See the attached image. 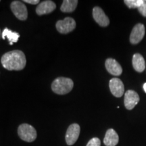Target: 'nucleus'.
Returning <instances> with one entry per match:
<instances>
[{"mask_svg": "<svg viewBox=\"0 0 146 146\" xmlns=\"http://www.w3.org/2000/svg\"><path fill=\"white\" fill-rule=\"evenodd\" d=\"M3 67L8 70H21L27 64L25 55L21 50H13L5 53L1 57Z\"/></svg>", "mask_w": 146, "mask_h": 146, "instance_id": "f257e3e1", "label": "nucleus"}, {"mask_svg": "<svg viewBox=\"0 0 146 146\" xmlns=\"http://www.w3.org/2000/svg\"><path fill=\"white\" fill-rule=\"evenodd\" d=\"M74 87L72 80L69 78L59 77L56 78L52 84V89L55 94L65 95L72 91Z\"/></svg>", "mask_w": 146, "mask_h": 146, "instance_id": "f03ea898", "label": "nucleus"}, {"mask_svg": "<svg viewBox=\"0 0 146 146\" xmlns=\"http://www.w3.org/2000/svg\"><path fill=\"white\" fill-rule=\"evenodd\" d=\"M18 134L20 138L27 142H33L36 139V131L33 126L24 123L18 127Z\"/></svg>", "mask_w": 146, "mask_h": 146, "instance_id": "7ed1b4c3", "label": "nucleus"}, {"mask_svg": "<svg viewBox=\"0 0 146 146\" xmlns=\"http://www.w3.org/2000/svg\"><path fill=\"white\" fill-rule=\"evenodd\" d=\"M58 31L62 34H68L76 28V22L72 18L66 17L62 21H58L56 25Z\"/></svg>", "mask_w": 146, "mask_h": 146, "instance_id": "20e7f679", "label": "nucleus"}, {"mask_svg": "<svg viewBox=\"0 0 146 146\" xmlns=\"http://www.w3.org/2000/svg\"><path fill=\"white\" fill-rule=\"evenodd\" d=\"M11 10L18 19L21 21H26L28 17L27 8L21 1H14L10 5Z\"/></svg>", "mask_w": 146, "mask_h": 146, "instance_id": "39448f33", "label": "nucleus"}, {"mask_svg": "<svg viewBox=\"0 0 146 146\" xmlns=\"http://www.w3.org/2000/svg\"><path fill=\"white\" fill-rule=\"evenodd\" d=\"M81 128L76 123L72 124L69 126L66 133L65 139L68 145H72L77 141L80 135Z\"/></svg>", "mask_w": 146, "mask_h": 146, "instance_id": "423d86ee", "label": "nucleus"}, {"mask_svg": "<svg viewBox=\"0 0 146 146\" xmlns=\"http://www.w3.org/2000/svg\"><path fill=\"white\" fill-rule=\"evenodd\" d=\"M145 33V29L143 24L138 23L133 27L132 31L131 33L130 40L132 44H137L143 39Z\"/></svg>", "mask_w": 146, "mask_h": 146, "instance_id": "0eeeda50", "label": "nucleus"}, {"mask_svg": "<svg viewBox=\"0 0 146 146\" xmlns=\"http://www.w3.org/2000/svg\"><path fill=\"white\" fill-rule=\"evenodd\" d=\"M109 87L113 96L116 98L123 96L125 92V86L123 81L118 78H113L110 81Z\"/></svg>", "mask_w": 146, "mask_h": 146, "instance_id": "6e6552de", "label": "nucleus"}, {"mask_svg": "<svg viewBox=\"0 0 146 146\" xmlns=\"http://www.w3.org/2000/svg\"><path fill=\"white\" fill-rule=\"evenodd\" d=\"M140 98L137 93L133 90H128L125 94V106L127 110H133L139 102Z\"/></svg>", "mask_w": 146, "mask_h": 146, "instance_id": "1a4fd4ad", "label": "nucleus"}, {"mask_svg": "<svg viewBox=\"0 0 146 146\" xmlns=\"http://www.w3.org/2000/svg\"><path fill=\"white\" fill-rule=\"evenodd\" d=\"M93 17L95 21L100 26L106 27L110 24V20L104 10L100 7H95L93 9Z\"/></svg>", "mask_w": 146, "mask_h": 146, "instance_id": "9d476101", "label": "nucleus"}, {"mask_svg": "<svg viewBox=\"0 0 146 146\" xmlns=\"http://www.w3.org/2000/svg\"><path fill=\"white\" fill-rule=\"evenodd\" d=\"M105 66L108 72L114 76H120L123 72L121 66L113 58H108L106 60Z\"/></svg>", "mask_w": 146, "mask_h": 146, "instance_id": "9b49d317", "label": "nucleus"}, {"mask_svg": "<svg viewBox=\"0 0 146 146\" xmlns=\"http://www.w3.org/2000/svg\"><path fill=\"white\" fill-rule=\"evenodd\" d=\"M56 8V5L54 1L47 0L40 3L36 8V13L39 16L48 14Z\"/></svg>", "mask_w": 146, "mask_h": 146, "instance_id": "f8f14e48", "label": "nucleus"}, {"mask_svg": "<svg viewBox=\"0 0 146 146\" xmlns=\"http://www.w3.org/2000/svg\"><path fill=\"white\" fill-rule=\"evenodd\" d=\"M119 141V137L113 129H109L106 133L104 143L106 146H116Z\"/></svg>", "mask_w": 146, "mask_h": 146, "instance_id": "ddd939ff", "label": "nucleus"}, {"mask_svg": "<svg viewBox=\"0 0 146 146\" xmlns=\"http://www.w3.org/2000/svg\"><path fill=\"white\" fill-rule=\"evenodd\" d=\"M133 66L135 70L138 72H142L145 70V62L143 56L140 54H135L133 56Z\"/></svg>", "mask_w": 146, "mask_h": 146, "instance_id": "4468645a", "label": "nucleus"}, {"mask_svg": "<svg viewBox=\"0 0 146 146\" xmlns=\"http://www.w3.org/2000/svg\"><path fill=\"white\" fill-rule=\"evenodd\" d=\"M77 0H64L60 7V10L64 13H70L74 12L77 6Z\"/></svg>", "mask_w": 146, "mask_h": 146, "instance_id": "2eb2a0df", "label": "nucleus"}, {"mask_svg": "<svg viewBox=\"0 0 146 146\" xmlns=\"http://www.w3.org/2000/svg\"><path fill=\"white\" fill-rule=\"evenodd\" d=\"M1 37L3 39H5L6 37L8 38V41H10V44L12 45L14 43H16L18 41L20 35L17 32H13L10 29L5 28L1 34Z\"/></svg>", "mask_w": 146, "mask_h": 146, "instance_id": "dca6fc26", "label": "nucleus"}, {"mask_svg": "<svg viewBox=\"0 0 146 146\" xmlns=\"http://www.w3.org/2000/svg\"><path fill=\"white\" fill-rule=\"evenodd\" d=\"M144 0H125L124 3L130 9L138 8L143 4Z\"/></svg>", "mask_w": 146, "mask_h": 146, "instance_id": "f3484780", "label": "nucleus"}, {"mask_svg": "<svg viewBox=\"0 0 146 146\" xmlns=\"http://www.w3.org/2000/svg\"><path fill=\"white\" fill-rule=\"evenodd\" d=\"M87 146H101V141L99 138H92L87 144Z\"/></svg>", "mask_w": 146, "mask_h": 146, "instance_id": "a211bd4d", "label": "nucleus"}, {"mask_svg": "<svg viewBox=\"0 0 146 146\" xmlns=\"http://www.w3.org/2000/svg\"><path fill=\"white\" fill-rule=\"evenodd\" d=\"M138 11L142 16L146 17V1H145L139 8H138Z\"/></svg>", "mask_w": 146, "mask_h": 146, "instance_id": "6ab92c4d", "label": "nucleus"}, {"mask_svg": "<svg viewBox=\"0 0 146 146\" xmlns=\"http://www.w3.org/2000/svg\"><path fill=\"white\" fill-rule=\"evenodd\" d=\"M23 1L25 3H31V4H33V5H36L38 3L40 2L39 0H24Z\"/></svg>", "mask_w": 146, "mask_h": 146, "instance_id": "aec40b11", "label": "nucleus"}, {"mask_svg": "<svg viewBox=\"0 0 146 146\" xmlns=\"http://www.w3.org/2000/svg\"><path fill=\"white\" fill-rule=\"evenodd\" d=\"M143 89H144V91H145V92L146 93V83H144V85H143Z\"/></svg>", "mask_w": 146, "mask_h": 146, "instance_id": "412c9836", "label": "nucleus"}, {"mask_svg": "<svg viewBox=\"0 0 146 146\" xmlns=\"http://www.w3.org/2000/svg\"><path fill=\"white\" fill-rule=\"evenodd\" d=\"M0 37H1V30H0Z\"/></svg>", "mask_w": 146, "mask_h": 146, "instance_id": "4be33fe9", "label": "nucleus"}, {"mask_svg": "<svg viewBox=\"0 0 146 146\" xmlns=\"http://www.w3.org/2000/svg\"></svg>", "mask_w": 146, "mask_h": 146, "instance_id": "5701e85b", "label": "nucleus"}]
</instances>
